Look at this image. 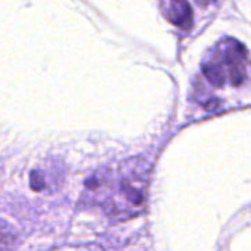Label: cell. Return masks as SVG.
Listing matches in <instances>:
<instances>
[{
	"instance_id": "1",
	"label": "cell",
	"mask_w": 251,
	"mask_h": 251,
	"mask_svg": "<svg viewBox=\"0 0 251 251\" xmlns=\"http://www.w3.org/2000/svg\"><path fill=\"white\" fill-rule=\"evenodd\" d=\"M247 50L244 46L232 38L224 40L207 63L203 66V74L216 87H222L226 81L240 85L246 78Z\"/></svg>"
},
{
	"instance_id": "2",
	"label": "cell",
	"mask_w": 251,
	"mask_h": 251,
	"mask_svg": "<svg viewBox=\"0 0 251 251\" xmlns=\"http://www.w3.org/2000/svg\"><path fill=\"white\" fill-rule=\"evenodd\" d=\"M147 176L141 171H128L118 181V188L112 190L110 196L104 200L109 212L116 215H135L143 210L146 203Z\"/></svg>"
},
{
	"instance_id": "3",
	"label": "cell",
	"mask_w": 251,
	"mask_h": 251,
	"mask_svg": "<svg viewBox=\"0 0 251 251\" xmlns=\"http://www.w3.org/2000/svg\"><path fill=\"white\" fill-rule=\"evenodd\" d=\"M168 21H171L174 25L188 31L193 24V10L188 3V0H168L166 12H165Z\"/></svg>"
},
{
	"instance_id": "4",
	"label": "cell",
	"mask_w": 251,
	"mask_h": 251,
	"mask_svg": "<svg viewBox=\"0 0 251 251\" xmlns=\"http://www.w3.org/2000/svg\"><path fill=\"white\" fill-rule=\"evenodd\" d=\"M31 188L35 190V191H43V190L47 188L46 179L43 178L40 171H32L31 172Z\"/></svg>"
}]
</instances>
